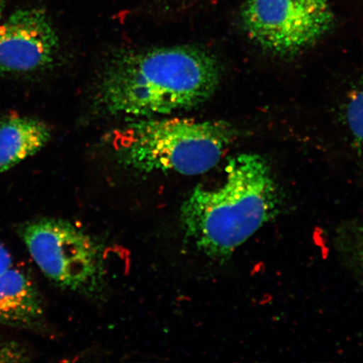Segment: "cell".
I'll list each match as a JSON object with an SVG mask.
<instances>
[{"mask_svg":"<svg viewBox=\"0 0 363 363\" xmlns=\"http://www.w3.org/2000/svg\"><path fill=\"white\" fill-rule=\"evenodd\" d=\"M0 324L31 330L45 325L38 289L28 276L13 267L0 276Z\"/></svg>","mask_w":363,"mask_h":363,"instance_id":"cell-7","label":"cell"},{"mask_svg":"<svg viewBox=\"0 0 363 363\" xmlns=\"http://www.w3.org/2000/svg\"><path fill=\"white\" fill-rule=\"evenodd\" d=\"M280 199L269 163L242 153L225 167L224 183L197 187L181 208L186 237L207 256L225 259L278 214Z\"/></svg>","mask_w":363,"mask_h":363,"instance_id":"cell-2","label":"cell"},{"mask_svg":"<svg viewBox=\"0 0 363 363\" xmlns=\"http://www.w3.org/2000/svg\"><path fill=\"white\" fill-rule=\"evenodd\" d=\"M52 138L51 129L35 117L12 115L0 122V174L35 155Z\"/></svg>","mask_w":363,"mask_h":363,"instance_id":"cell-8","label":"cell"},{"mask_svg":"<svg viewBox=\"0 0 363 363\" xmlns=\"http://www.w3.org/2000/svg\"><path fill=\"white\" fill-rule=\"evenodd\" d=\"M220 79L219 61L196 45L123 50L104 65L94 101L113 117L170 116L208 101Z\"/></svg>","mask_w":363,"mask_h":363,"instance_id":"cell-1","label":"cell"},{"mask_svg":"<svg viewBox=\"0 0 363 363\" xmlns=\"http://www.w3.org/2000/svg\"><path fill=\"white\" fill-rule=\"evenodd\" d=\"M58 48L56 30L42 9L16 11L0 22V71L42 70L52 65Z\"/></svg>","mask_w":363,"mask_h":363,"instance_id":"cell-6","label":"cell"},{"mask_svg":"<svg viewBox=\"0 0 363 363\" xmlns=\"http://www.w3.org/2000/svg\"><path fill=\"white\" fill-rule=\"evenodd\" d=\"M21 235L45 277L62 288L99 296L104 286L99 245L69 221L43 219L27 222Z\"/></svg>","mask_w":363,"mask_h":363,"instance_id":"cell-4","label":"cell"},{"mask_svg":"<svg viewBox=\"0 0 363 363\" xmlns=\"http://www.w3.org/2000/svg\"><path fill=\"white\" fill-rule=\"evenodd\" d=\"M346 121L354 143L363 152V86L348 99Z\"/></svg>","mask_w":363,"mask_h":363,"instance_id":"cell-9","label":"cell"},{"mask_svg":"<svg viewBox=\"0 0 363 363\" xmlns=\"http://www.w3.org/2000/svg\"><path fill=\"white\" fill-rule=\"evenodd\" d=\"M360 256L363 262V235L360 242Z\"/></svg>","mask_w":363,"mask_h":363,"instance_id":"cell-13","label":"cell"},{"mask_svg":"<svg viewBox=\"0 0 363 363\" xmlns=\"http://www.w3.org/2000/svg\"><path fill=\"white\" fill-rule=\"evenodd\" d=\"M13 267V259L11 253L0 243V276Z\"/></svg>","mask_w":363,"mask_h":363,"instance_id":"cell-11","label":"cell"},{"mask_svg":"<svg viewBox=\"0 0 363 363\" xmlns=\"http://www.w3.org/2000/svg\"><path fill=\"white\" fill-rule=\"evenodd\" d=\"M8 0H0V22H1L4 8H6Z\"/></svg>","mask_w":363,"mask_h":363,"instance_id":"cell-12","label":"cell"},{"mask_svg":"<svg viewBox=\"0 0 363 363\" xmlns=\"http://www.w3.org/2000/svg\"><path fill=\"white\" fill-rule=\"evenodd\" d=\"M235 135L234 126L224 121L140 118L116 130L111 146L127 169L198 175L220 162Z\"/></svg>","mask_w":363,"mask_h":363,"instance_id":"cell-3","label":"cell"},{"mask_svg":"<svg viewBox=\"0 0 363 363\" xmlns=\"http://www.w3.org/2000/svg\"><path fill=\"white\" fill-rule=\"evenodd\" d=\"M30 361L28 352L15 342H0V362H26Z\"/></svg>","mask_w":363,"mask_h":363,"instance_id":"cell-10","label":"cell"},{"mask_svg":"<svg viewBox=\"0 0 363 363\" xmlns=\"http://www.w3.org/2000/svg\"><path fill=\"white\" fill-rule=\"evenodd\" d=\"M243 29L262 48L280 56L305 51L333 28L328 0H247Z\"/></svg>","mask_w":363,"mask_h":363,"instance_id":"cell-5","label":"cell"}]
</instances>
